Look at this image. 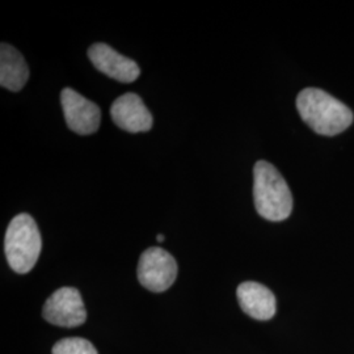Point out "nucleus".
I'll use <instances>...</instances> for the list:
<instances>
[{
  "label": "nucleus",
  "mask_w": 354,
  "mask_h": 354,
  "mask_svg": "<svg viewBox=\"0 0 354 354\" xmlns=\"http://www.w3.org/2000/svg\"><path fill=\"white\" fill-rule=\"evenodd\" d=\"M29 68L23 54L8 44L0 48V84L6 89L19 92L26 86Z\"/></svg>",
  "instance_id": "nucleus-10"
},
{
  "label": "nucleus",
  "mask_w": 354,
  "mask_h": 354,
  "mask_svg": "<svg viewBox=\"0 0 354 354\" xmlns=\"http://www.w3.org/2000/svg\"><path fill=\"white\" fill-rule=\"evenodd\" d=\"M92 64L106 76L121 83H133L140 75V68L136 61L114 50L106 44H93L88 49Z\"/></svg>",
  "instance_id": "nucleus-7"
},
{
  "label": "nucleus",
  "mask_w": 354,
  "mask_h": 354,
  "mask_svg": "<svg viewBox=\"0 0 354 354\" xmlns=\"http://www.w3.org/2000/svg\"><path fill=\"white\" fill-rule=\"evenodd\" d=\"M42 315L54 326L71 328L86 322L87 311L79 290L75 288H61L48 298Z\"/></svg>",
  "instance_id": "nucleus-5"
},
{
  "label": "nucleus",
  "mask_w": 354,
  "mask_h": 354,
  "mask_svg": "<svg viewBox=\"0 0 354 354\" xmlns=\"http://www.w3.org/2000/svg\"><path fill=\"white\" fill-rule=\"evenodd\" d=\"M114 124L129 133H145L153 125V118L137 93H125L111 106Z\"/></svg>",
  "instance_id": "nucleus-8"
},
{
  "label": "nucleus",
  "mask_w": 354,
  "mask_h": 354,
  "mask_svg": "<svg viewBox=\"0 0 354 354\" xmlns=\"http://www.w3.org/2000/svg\"><path fill=\"white\" fill-rule=\"evenodd\" d=\"M53 354H99L96 348L86 339L68 337L53 346Z\"/></svg>",
  "instance_id": "nucleus-11"
},
{
  "label": "nucleus",
  "mask_w": 354,
  "mask_h": 354,
  "mask_svg": "<svg viewBox=\"0 0 354 354\" xmlns=\"http://www.w3.org/2000/svg\"><path fill=\"white\" fill-rule=\"evenodd\" d=\"M253 200L259 215L272 222L289 218L292 212V196L279 169L266 160H260L253 168Z\"/></svg>",
  "instance_id": "nucleus-2"
},
{
  "label": "nucleus",
  "mask_w": 354,
  "mask_h": 354,
  "mask_svg": "<svg viewBox=\"0 0 354 354\" xmlns=\"http://www.w3.org/2000/svg\"><path fill=\"white\" fill-rule=\"evenodd\" d=\"M177 263L163 248L151 247L140 254L138 279L140 285L153 292L168 290L176 281Z\"/></svg>",
  "instance_id": "nucleus-4"
},
{
  "label": "nucleus",
  "mask_w": 354,
  "mask_h": 354,
  "mask_svg": "<svg viewBox=\"0 0 354 354\" xmlns=\"http://www.w3.org/2000/svg\"><path fill=\"white\" fill-rule=\"evenodd\" d=\"M61 104L66 124L79 136H89L99 130L102 111L97 104L91 102L73 88L61 92Z\"/></svg>",
  "instance_id": "nucleus-6"
},
{
  "label": "nucleus",
  "mask_w": 354,
  "mask_h": 354,
  "mask_svg": "<svg viewBox=\"0 0 354 354\" xmlns=\"http://www.w3.org/2000/svg\"><path fill=\"white\" fill-rule=\"evenodd\" d=\"M42 248L36 221L26 213L16 215L6 232L4 251L10 266L16 273L26 274L37 264Z\"/></svg>",
  "instance_id": "nucleus-3"
},
{
  "label": "nucleus",
  "mask_w": 354,
  "mask_h": 354,
  "mask_svg": "<svg viewBox=\"0 0 354 354\" xmlns=\"http://www.w3.org/2000/svg\"><path fill=\"white\" fill-rule=\"evenodd\" d=\"M297 109L304 122L320 136H337L353 122L352 111L323 89L301 91L297 97Z\"/></svg>",
  "instance_id": "nucleus-1"
},
{
  "label": "nucleus",
  "mask_w": 354,
  "mask_h": 354,
  "mask_svg": "<svg viewBox=\"0 0 354 354\" xmlns=\"http://www.w3.org/2000/svg\"><path fill=\"white\" fill-rule=\"evenodd\" d=\"M156 241H158V243H162V241H165V235H162V234H159L158 235V238H156Z\"/></svg>",
  "instance_id": "nucleus-12"
},
{
  "label": "nucleus",
  "mask_w": 354,
  "mask_h": 354,
  "mask_svg": "<svg viewBox=\"0 0 354 354\" xmlns=\"http://www.w3.org/2000/svg\"><path fill=\"white\" fill-rule=\"evenodd\" d=\"M238 301L241 310L256 320H269L276 314V297L259 282H243L239 285Z\"/></svg>",
  "instance_id": "nucleus-9"
}]
</instances>
